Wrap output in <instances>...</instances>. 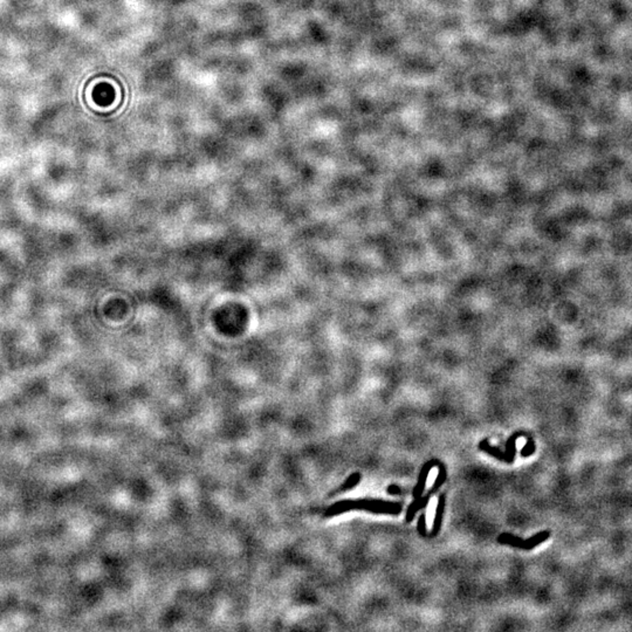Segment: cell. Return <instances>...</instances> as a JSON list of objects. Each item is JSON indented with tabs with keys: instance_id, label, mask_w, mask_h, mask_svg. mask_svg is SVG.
Listing matches in <instances>:
<instances>
[{
	"instance_id": "2",
	"label": "cell",
	"mask_w": 632,
	"mask_h": 632,
	"mask_svg": "<svg viewBox=\"0 0 632 632\" xmlns=\"http://www.w3.org/2000/svg\"><path fill=\"white\" fill-rule=\"evenodd\" d=\"M479 448L481 449V451L486 452L487 455H491L492 457H494V458H496V459L502 460V462L512 464L514 462V459H515V458H514V457L509 456L508 453H502L499 448H496V447H494V446H492L490 444V441H488V439H485V440H483V441L480 442Z\"/></svg>"
},
{
	"instance_id": "3",
	"label": "cell",
	"mask_w": 632,
	"mask_h": 632,
	"mask_svg": "<svg viewBox=\"0 0 632 632\" xmlns=\"http://www.w3.org/2000/svg\"><path fill=\"white\" fill-rule=\"evenodd\" d=\"M444 508H445V495H440L438 499V505H437V510H435V516H434V521H433V526H432V531L430 533V536H435L439 533L441 527V520H442V514H444Z\"/></svg>"
},
{
	"instance_id": "7",
	"label": "cell",
	"mask_w": 632,
	"mask_h": 632,
	"mask_svg": "<svg viewBox=\"0 0 632 632\" xmlns=\"http://www.w3.org/2000/svg\"><path fill=\"white\" fill-rule=\"evenodd\" d=\"M388 492L390 493V494H401V493H402L401 488H398L397 486H395V485H391V486H389Z\"/></svg>"
},
{
	"instance_id": "6",
	"label": "cell",
	"mask_w": 632,
	"mask_h": 632,
	"mask_svg": "<svg viewBox=\"0 0 632 632\" xmlns=\"http://www.w3.org/2000/svg\"><path fill=\"white\" fill-rule=\"evenodd\" d=\"M418 531H419V534L421 535V536H426V535H427L426 534V516H425L424 513L419 516Z\"/></svg>"
},
{
	"instance_id": "4",
	"label": "cell",
	"mask_w": 632,
	"mask_h": 632,
	"mask_svg": "<svg viewBox=\"0 0 632 632\" xmlns=\"http://www.w3.org/2000/svg\"><path fill=\"white\" fill-rule=\"evenodd\" d=\"M359 479H360L359 473H352L351 476L345 480L344 485L341 487V491H347V490H350V488L352 487H355L356 485L359 483Z\"/></svg>"
},
{
	"instance_id": "1",
	"label": "cell",
	"mask_w": 632,
	"mask_h": 632,
	"mask_svg": "<svg viewBox=\"0 0 632 632\" xmlns=\"http://www.w3.org/2000/svg\"><path fill=\"white\" fill-rule=\"evenodd\" d=\"M440 464L441 462H439V460H430V462H427L423 467H421L419 477H418V483H417L416 487L413 488V498H415V500L421 498V494H423V492H424L425 484H426V479H427L428 473H430V471L433 469V467H438Z\"/></svg>"
},
{
	"instance_id": "5",
	"label": "cell",
	"mask_w": 632,
	"mask_h": 632,
	"mask_svg": "<svg viewBox=\"0 0 632 632\" xmlns=\"http://www.w3.org/2000/svg\"><path fill=\"white\" fill-rule=\"evenodd\" d=\"M534 451H535V442L533 439L529 437V435H527V444L524 445V447L522 449H521V456L528 457V456H530Z\"/></svg>"
}]
</instances>
